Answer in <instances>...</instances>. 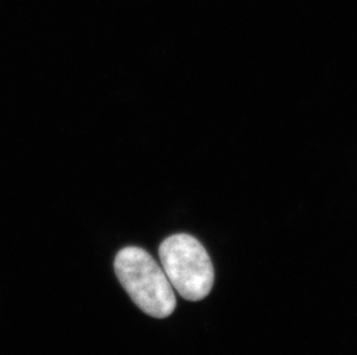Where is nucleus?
I'll return each mask as SVG.
<instances>
[{"instance_id": "nucleus-1", "label": "nucleus", "mask_w": 357, "mask_h": 355, "mask_svg": "<svg viewBox=\"0 0 357 355\" xmlns=\"http://www.w3.org/2000/svg\"><path fill=\"white\" fill-rule=\"evenodd\" d=\"M115 271L132 301L147 315L165 319L176 309V295L165 270L152 255L126 247L115 258Z\"/></svg>"}, {"instance_id": "nucleus-2", "label": "nucleus", "mask_w": 357, "mask_h": 355, "mask_svg": "<svg viewBox=\"0 0 357 355\" xmlns=\"http://www.w3.org/2000/svg\"><path fill=\"white\" fill-rule=\"evenodd\" d=\"M162 268L174 290L189 301H200L212 291L214 268L205 247L185 233L170 235L159 248Z\"/></svg>"}]
</instances>
